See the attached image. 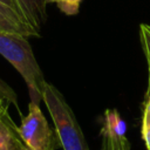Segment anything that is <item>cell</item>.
Instances as JSON below:
<instances>
[{"instance_id": "1", "label": "cell", "mask_w": 150, "mask_h": 150, "mask_svg": "<svg viewBox=\"0 0 150 150\" xmlns=\"http://www.w3.org/2000/svg\"><path fill=\"white\" fill-rule=\"evenodd\" d=\"M0 55L22 76L28 88L30 102L40 104L46 80L27 38L0 32Z\"/></svg>"}, {"instance_id": "2", "label": "cell", "mask_w": 150, "mask_h": 150, "mask_svg": "<svg viewBox=\"0 0 150 150\" xmlns=\"http://www.w3.org/2000/svg\"><path fill=\"white\" fill-rule=\"evenodd\" d=\"M45 102L55 125L56 136L63 150H89L79 122L60 90L46 82L42 91Z\"/></svg>"}, {"instance_id": "3", "label": "cell", "mask_w": 150, "mask_h": 150, "mask_svg": "<svg viewBox=\"0 0 150 150\" xmlns=\"http://www.w3.org/2000/svg\"><path fill=\"white\" fill-rule=\"evenodd\" d=\"M18 131L28 150H55L60 144L56 134L42 114L40 104L34 102H29L28 114L22 116Z\"/></svg>"}, {"instance_id": "4", "label": "cell", "mask_w": 150, "mask_h": 150, "mask_svg": "<svg viewBox=\"0 0 150 150\" xmlns=\"http://www.w3.org/2000/svg\"><path fill=\"white\" fill-rule=\"evenodd\" d=\"M102 150H130L125 136V123L116 109H107L102 128Z\"/></svg>"}, {"instance_id": "5", "label": "cell", "mask_w": 150, "mask_h": 150, "mask_svg": "<svg viewBox=\"0 0 150 150\" xmlns=\"http://www.w3.org/2000/svg\"><path fill=\"white\" fill-rule=\"evenodd\" d=\"M0 32L18 34L25 38L40 36V33L35 30L28 21L15 9L0 1Z\"/></svg>"}, {"instance_id": "6", "label": "cell", "mask_w": 150, "mask_h": 150, "mask_svg": "<svg viewBox=\"0 0 150 150\" xmlns=\"http://www.w3.org/2000/svg\"><path fill=\"white\" fill-rule=\"evenodd\" d=\"M23 18L28 23L40 33L42 26L47 21L48 0H15Z\"/></svg>"}, {"instance_id": "7", "label": "cell", "mask_w": 150, "mask_h": 150, "mask_svg": "<svg viewBox=\"0 0 150 150\" xmlns=\"http://www.w3.org/2000/svg\"><path fill=\"white\" fill-rule=\"evenodd\" d=\"M26 149L11 116H0V150Z\"/></svg>"}, {"instance_id": "8", "label": "cell", "mask_w": 150, "mask_h": 150, "mask_svg": "<svg viewBox=\"0 0 150 150\" xmlns=\"http://www.w3.org/2000/svg\"><path fill=\"white\" fill-rule=\"evenodd\" d=\"M11 104H14V107L20 112L15 91L0 79V116H9L8 108Z\"/></svg>"}, {"instance_id": "9", "label": "cell", "mask_w": 150, "mask_h": 150, "mask_svg": "<svg viewBox=\"0 0 150 150\" xmlns=\"http://www.w3.org/2000/svg\"><path fill=\"white\" fill-rule=\"evenodd\" d=\"M142 138L146 150H150V101L145 97L142 116Z\"/></svg>"}, {"instance_id": "10", "label": "cell", "mask_w": 150, "mask_h": 150, "mask_svg": "<svg viewBox=\"0 0 150 150\" xmlns=\"http://www.w3.org/2000/svg\"><path fill=\"white\" fill-rule=\"evenodd\" d=\"M81 1L82 0H49V2H55L59 9L67 15L77 14Z\"/></svg>"}, {"instance_id": "11", "label": "cell", "mask_w": 150, "mask_h": 150, "mask_svg": "<svg viewBox=\"0 0 150 150\" xmlns=\"http://www.w3.org/2000/svg\"><path fill=\"white\" fill-rule=\"evenodd\" d=\"M139 38H141V45L145 55V59L148 61V66L150 68V26L146 23H141L139 26Z\"/></svg>"}, {"instance_id": "12", "label": "cell", "mask_w": 150, "mask_h": 150, "mask_svg": "<svg viewBox=\"0 0 150 150\" xmlns=\"http://www.w3.org/2000/svg\"><path fill=\"white\" fill-rule=\"evenodd\" d=\"M1 2H4V4H6L7 6H9V7H12L13 9H15L18 13H20L21 15H22V13H21V11H20V8H19V6H18V4H16V1L15 0H0ZM23 16V15H22Z\"/></svg>"}, {"instance_id": "13", "label": "cell", "mask_w": 150, "mask_h": 150, "mask_svg": "<svg viewBox=\"0 0 150 150\" xmlns=\"http://www.w3.org/2000/svg\"><path fill=\"white\" fill-rule=\"evenodd\" d=\"M146 98L150 101V68H149V76H148V91H146Z\"/></svg>"}, {"instance_id": "14", "label": "cell", "mask_w": 150, "mask_h": 150, "mask_svg": "<svg viewBox=\"0 0 150 150\" xmlns=\"http://www.w3.org/2000/svg\"><path fill=\"white\" fill-rule=\"evenodd\" d=\"M22 150H28V149H27V148H26V149H22Z\"/></svg>"}, {"instance_id": "15", "label": "cell", "mask_w": 150, "mask_h": 150, "mask_svg": "<svg viewBox=\"0 0 150 150\" xmlns=\"http://www.w3.org/2000/svg\"><path fill=\"white\" fill-rule=\"evenodd\" d=\"M48 4H49V0H48Z\"/></svg>"}]
</instances>
